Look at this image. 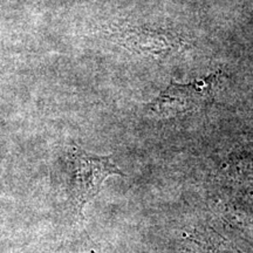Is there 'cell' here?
Returning a JSON list of instances; mask_svg holds the SVG:
<instances>
[{"label": "cell", "mask_w": 253, "mask_h": 253, "mask_svg": "<svg viewBox=\"0 0 253 253\" xmlns=\"http://www.w3.org/2000/svg\"><path fill=\"white\" fill-rule=\"evenodd\" d=\"M71 178L69 195L79 210L100 192L103 182L110 175L123 176V172L115 166L112 157L95 156L75 147L69 157Z\"/></svg>", "instance_id": "cell-1"}, {"label": "cell", "mask_w": 253, "mask_h": 253, "mask_svg": "<svg viewBox=\"0 0 253 253\" xmlns=\"http://www.w3.org/2000/svg\"><path fill=\"white\" fill-rule=\"evenodd\" d=\"M123 47L135 54L162 58L183 50L186 42L172 31L149 30V28H129L118 34Z\"/></svg>", "instance_id": "cell-2"}, {"label": "cell", "mask_w": 253, "mask_h": 253, "mask_svg": "<svg viewBox=\"0 0 253 253\" xmlns=\"http://www.w3.org/2000/svg\"><path fill=\"white\" fill-rule=\"evenodd\" d=\"M216 77L217 75H211L201 82L190 84L171 82V84L150 103V110L160 118H170L196 108L204 97L209 96L211 87L216 84V81L213 82Z\"/></svg>", "instance_id": "cell-3"}, {"label": "cell", "mask_w": 253, "mask_h": 253, "mask_svg": "<svg viewBox=\"0 0 253 253\" xmlns=\"http://www.w3.org/2000/svg\"><path fill=\"white\" fill-rule=\"evenodd\" d=\"M186 248L190 253H242L211 229L195 231L188 237Z\"/></svg>", "instance_id": "cell-4"}]
</instances>
